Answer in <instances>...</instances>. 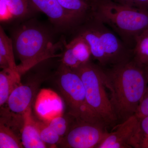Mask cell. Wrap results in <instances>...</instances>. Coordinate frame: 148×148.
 Instances as JSON below:
<instances>
[{"label": "cell", "instance_id": "cell-1", "mask_svg": "<svg viewBox=\"0 0 148 148\" xmlns=\"http://www.w3.org/2000/svg\"><path fill=\"white\" fill-rule=\"evenodd\" d=\"M102 78L118 120L122 122L135 115L148 86L145 69L130 60L102 69Z\"/></svg>", "mask_w": 148, "mask_h": 148}, {"label": "cell", "instance_id": "cell-2", "mask_svg": "<svg viewBox=\"0 0 148 148\" xmlns=\"http://www.w3.org/2000/svg\"><path fill=\"white\" fill-rule=\"evenodd\" d=\"M12 39L21 75L45 60L61 56L55 54L60 44L54 43L49 32L37 24H22L14 31Z\"/></svg>", "mask_w": 148, "mask_h": 148}, {"label": "cell", "instance_id": "cell-3", "mask_svg": "<svg viewBox=\"0 0 148 148\" xmlns=\"http://www.w3.org/2000/svg\"><path fill=\"white\" fill-rule=\"evenodd\" d=\"M92 17L110 26L126 41L148 29V10L111 0H90Z\"/></svg>", "mask_w": 148, "mask_h": 148}, {"label": "cell", "instance_id": "cell-4", "mask_svg": "<svg viewBox=\"0 0 148 148\" xmlns=\"http://www.w3.org/2000/svg\"><path fill=\"white\" fill-rule=\"evenodd\" d=\"M80 29L77 35L89 45L92 57L103 66H115L129 60L127 48L113 32L92 18Z\"/></svg>", "mask_w": 148, "mask_h": 148}, {"label": "cell", "instance_id": "cell-5", "mask_svg": "<svg viewBox=\"0 0 148 148\" xmlns=\"http://www.w3.org/2000/svg\"><path fill=\"white\" fill-rule=\"evenodd\" d=\"M84 86L89 109L106 125H113L118 119L114 112L102 78V69L90 61L75 70Z\"/></svg>", "mask_w": 148, "mask_h": 148}, {"label": "cell", "instance_id": "cell-6", "mask_svg": "<svg viewBox=\"0 0 148 148\" xmlns=\"http://www.w3.org/2000/svg\"><path fill=\"white\" fill-rule=\"evenodd\" d=\"M57 73L58 86L68 106L69 114L76 119L105 124L88 106L83 83L77 72L61 64Z\"/></svg>", "mask_w": 148, "mask_h": 148}, {"label": "cell", "instance_id": "cell-7", "mask_svg": "<svg viewBox=\"0 0 148 148\" xmlns=\"http://www.w3.org/2000/svg\"><path fill=\"white\" fill-rule=\"evenodd\" d=\"M102 123L74 119L60 145L63 147L98 148L109 132Z\"/></svg>", "mask_w": 148, "mask_h": 148}, {"label": "cell", "instance_id": "cell-8", "mask_svg": "<svg viewBox=\"0 0 148 148\" xmlns=\"http://www.w3.org/2000/svg\"><path fill=\"white\" fill-rule=\"evenodd\" d=\"M142 140L140 119L135 114L115 126L98 148H141Z\"/></svg>", "mask_w": 148, "mask_h": 148}, {"label": "cell", "instance_id": "cell-9", "mask_svg": "<svg viewBox=\"0 0 148 148\" xmlns=\"http://www.w3.org/2000/svg\"><path fill=\"white\" fill-rule=\"evenodd\" d=\"M37 11L44 13L57 31L65 32L81 24L83 19L67 11L57 0H30Z\"/></svg>", "mask_w": 148, "mask_h": 148}, {"label": "cell", "instance_id": "cell-10", "mask_svg": "<svg viewBox=\"0 0 148 148\" xmlns=\"http://www.w3.org/2000/svg\"><path fill=\"white\" fill-rule=\"evenodd\" d=\"M34 110L39 118L47 123L56 117L62 115L64 110V103L54 91L42 89L36 98Z\"/></svg>", "mask_w": 148, "mask_h": 148}, {"label": "cell", "instance_id": "cell-11", "mask_svg": "<svg viewBox=\"0 0 148 148\" xmlns=\"http://www.w3.org/2000/svg\"><path fill=\"white\" fill-rule=\"evenodd\" d=\"M36 86L21 84L12 91L7 104L8 110L14 115L23 117L24 113L31 108L36 91Z\"/></svg>", "mask_w": 148, "mask_h": 148}, {"label": "cell", "instance_id": "cell-12", "mask_svg": "<svg viewBox=\"0 0 148 148\" xmlns=\"http://www.w3.org/2000/svg\"><path fill=\"white\" fill-rule=\"evenodd\" d=\"M21 140L24 148H46L47 145L41 138L37 121L32 116L31 108L24 113Z\"/></svg>", "mask_w": 148, "mask_h": 148}, {"label": "cell", "instance_id": "cell-13", "mask_svg": "<svg viewBox=\"0 0 148 148\" xmlns=\"http://www.w3.org/2000/svg\"><path fill=\"white\" fill-rule=\"evenodd\" d=\"M21 75L10 69H3L0 72V106L7 102L10 95L21 84Z\"/></svg>", "mask_w": 148, "mask_h": 148}, {"label": "cell", "instance_id": "cell-14", "mask_svg": "<svg viewBox=\"0 0 148 148\" xmlns=\"http://www.w3.org/2000/svg\"><path fill=\"white\" fill-rule=\"evenodd\" d=\"M0 67L2 69H10L19 73L15 63L12 39L7 35L1 26L0 27Z\"/></svg>", "mask_w": 148, "mask_h": 148}, {"label": "cell", "instance_id": "cell-15", "mask_svg": "<svg viewBox=\"0 0 148 148\" xmlns=\"http://www.w3.org/2000/svg\"><path fill=\"white\" fill-rule=\"evenodd\" d=\"M134 61L145 69L148 68V29L140 33L135 39Z\"/></svg>", "mask_w": 148, "mask_h": 148}, {"label": "cell", "instance_id": "cell-16", "mask_svg": "<svg viewBox=\"0 0 148 148\" xmlns=\"http://www.w3.org/2000/svg\"><path fill=\"white\" fill-rule=\"evenodd\" d=\"M13 19H24L34 13L36 9L30 0H4Z\"/></svg>", "mask_w": 148, "mask_h": 148}, {"label": "cell", "instance_id": "cell-17", "mask_svg": "<svg viewBox=\"0 0 148 148\" xmlns=\"http://www.w3.org/2000/svg\"><path fill=\"white\" fill-rule=\"evenodd\" d=\"M67 11L84 20L88 11H91L90 0H57Z\"/></svg>", "mask_w": 148, "mask_h": 148}, {"label": "cell", "instance_id": "cell-18", "mask_svg": "<svg viewBox=\"0 0 148 148\" xmlns=\"http://www.w3.org/2000/svg\"><path fill=\"white\" fill-rule=\"evenodd\" d=\"M68 44L81 65L90 61L92 56L91 51L89 45L84 38L77 35Z\"/></svg>", "mask_w": 148, "mask_h": 148}, {"label": "cell", "instance_id": "cell-19", "mask_svg": "<svg viewBox=\"0 0 148 148\" xmlns=\"http://www.w3.org/2000/svg\"><path fill=\"white\" fill-rule=\"evenodd\" d=\"M0 148H24L21 140L2 119L0 124Z\"/></svg>", "mask_w": 148, "mask_h": 148}, {"label": "cell", "instance_id": "cell-20", "mask_svg": "<svg viewBox=\"0 0 148 148\" xmlns=\"http://www.w3.org/2000/svg\"><path fill=\"white\" fill-rule=\"evenodd\" d=\"M37 125L41 138L46 145L56 146L61 143L63 138L58 135L47 123L45 122L42 123L37 122Z\"/></svg>", "mask_w": 148, "mask_h": 148}, {"label": "cell", "instance_id": "cell-21", "mask_svg": "<svg viewBox=\"0 0 148 148\" xmlns=\"http://www.w3.org/2000/svg\"><path fill=\"white\" fill-rule=\"evenodd\" d=\"M69 115L70 117L69 119L64 118L62 115L60 116L54 118L47 123L58 135L63 138L68 132L75 119L73 116Z\"/></svg>", "mask_w": 148, "mask_h": 148}, {"label": "cell", "instance_id": "cell-22", "mask_svg": "<svg viewBox=\"0 0 148 148\" xmlns=\"http://www.w3.org/2000/svg\"><path fill=\"white\" fill-rule=\"evenodd\" d=\"M61 64L73 70H76L81 66L73 53L69 44L65 43V49L61 54Z\"/></svg>", "mask_w": 148, "mask_h": 148}, {"label": "cell", "instance_id": "cell-23", "mask_svg": "<svg viewBox=\"0 0 148 148\" xmlns=\"http://www.w3.org/2000/svg\"><path fill=\"white\" fill-rule=\"evenodd\" d=\"M123 5L148 10V0H111Z\"/></svg>", "mask_w": 148, "mask_h": 148}, {"label": "cell", "instance_id": "cell-24", "mask_svg": "<svg viewBox=\"0 0 148 148\" xmlns=\"http://www.w3.org/2000/svg\"><path fill=\"white\" fill-rule=\"evenodd\" d=\"M135 115L139 119L148 116V86Z\"/></svg>", "mask_w": 148, "mask_h": 148}, {"label": "cell", "instance_id": "cell-25", "mask_svg": "<svg viewBox=\"0 0 148 148\" xmlns=\"http://www.w3.org/2000/svg\"><path fill=\"white\" fill-rule=\"evenodd\" d=\"M140 119L142 135L141 148H148V116Z\"/></svg>", "mask_w": 148, "mask_h": 148}, {"label": "cell", "instance_id": "cell-26", "mask_svg": "<svg viewBox=\"0 0 148 148\" xmlns=\"http://www.w3.org/2000/svg\"><path fill=\"white\" fill-rule=\"evenodd\" d=\"M12 18L10 11L4 0H0V20L1 22L10 21Z\"/></svg>", "mask_w": 148, "mask_h": 148}, {"label": "cell", "instance_id": "cell-27", "mask_svg": "<svg viewBox=\"0 0 148 148\" xmlns=\"http://www.w3.org/2000/svg\"><path fill=\"white\" fill-rule=\"evenodd\" d=\"M145 70L146 72H147V75L148 77V68H147V69H145Z\"/></svg>", "mask_w": 148, "mask_h": 148}]
</instances>
